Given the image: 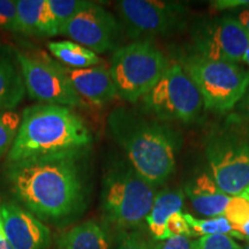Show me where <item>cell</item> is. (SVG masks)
<instances>
[{"label":"cell","instance_id":"obj_1","mask_svg":"<svg viewBox=\"0 0 249 249\" xmlns=\"http://www.w3.org/2000/svg\"><path fill=\"white\" fill-rule=\"evenodd\" d=\"M70 152L6 163L5 180L18 205L42 222L66 226L85 213L90 194L87 155Z\"/></svg>","mask_w":249,"mask_h":249},{"label":"cell","instance_id":"obj_2","mask_svg":"<svg viewBox=\"0 0 249 249\" xmlns=\"http://www.w3.org/2000/svg\"><path fill=\"white\" fill-rule=\"evenodd\" d=\"M92 134L71 108L35 104L22 112L20 129L6 163L70 152L89 151Z\"/></svg>","mask_w":249,"mask_h":249},{"label":"cell","instance_id":"obj_3","mask_svg":"<svg viewBox=\"0 0 249 249\" xmlns=\"http://www.w3.org/2000/svg\"><path fill=\"white\" fill-rule=\"evenodd\" d=\"M107 127L140 176L155 187L166 181L176 165V140L169 128L126 107L111 112Z\"/></svg>","mask_w":249,"mask_h":249},{"label":"cell","instance_id":"obj_4","mask_svg":"<svg viewBox=\"0 0 249 249\" xmlns=\"http://www.w3.org/2000/svg\"><path fill=\"white\" fill-rule=\"evenodd\" d=\"M156 187L128 163L119 161L105 172L102 186V210L107 219L119 230H133L150 213Z\"/></svg>","mask_w":249,"mask_h":249},{"label":"cell","instance_id":"obj_5","mask_svg":"<svg viewBox=\"0 0 249 249\" xmlns=\"http://www.w3.org/2000/svg\"><path fill=\"white\" fill-rule=\"evenodd\" d=\"M169 65L151 40H136L118 48L110 67L118 96L126 102H138L154 88Z\"/></svg>","mask_w":249,"mask_h":249},{"label":"cell","instance_id":"obj_6","mask_svg":"<svg viewBox=\"0 0 249 249\" xmlns=\"http://www.w3.org/2000/svg\"><path fill=\"white\" fill-rule=\"evenodd\" d=\"M181 66L194 81L204 107L209 110H231L249 88V71L233 62L210 60L193 54L183 59Z\"/></svg>","mask_w":249,"mask_h":249},{"label":"cell","instance_id":"obj_7","mask_svg":"<svg viewBox=\"0 0 249 249\" xmlns=\"http://www.w3.org/2000/svg\"><path fill=\"white\" fill-rule=\"evenodd\" d=\"M197 87L178 62L170 64L154 88L143 97L144 110L161 120L191 123L203 108Z\"/></svg>","mask_w":249,"mask_h":249},{"label":"cell","instance_id":"obj_8","mask_svg":"<svg viewBox=\"0 0 249 249\" xmlns=\"http://www.w3.org/2000/svg\"><path fill=\"white\" fill-rule=\"evenodd\" d=\"M26 90L30 98L40 104H53L66 107H83L87 103L77 95L62 64L48 54L31 55L18 51Z\"/></svg>","mask_w":249,"mask_h":249},{"label":"cell","instance_id":"obj_9","mask_svg":"<svg viewBox=\"0 0 249 249\" xmlns=\"http://www.w3.org/2000/svg\"><path fill=\"white\" fill-rule=\"evenodd\" d=\"M116 8L127 35L135 42L167 35L186 22L185 5L177 1L120 0Z\"/></svg>","mask_w":249,"mask_h":249},{"label":"cell","instance_id":"obj_10","mask_svg":"<svg viewBox=\"0 0 249 249\" xmlns=\"http://www.w3.org/2000/svg\"><path fill=\"white\" fill-rule=\"evenodd\" d=\"M192 40L195 54L210 60L242 61L249 46V34L239 21L223 17L202 21L193 28Z\"/></svg>","mask_w":249,"mask_h":249},{"label":"cell","instance_id":"obj_11","mask_svg":"<svg viewBox=\"0 0 249 249\" xmlns=\"http://www.w3.org/2000/svg\"><path fill=\"white\" fill-rule=\"evenodd\" d=\"M207 158L211 177L225 194L249 195V143L217 140L208 147Z\"/></svg>","mask_w":249,"mask_h":249},{"label":"cell","instance_id":"obj_12","mask_svg":"<svg viewBox=\"0 0 249 249\" xmlns=\"http://www.w3.org/2000/svg\"><path fill=\"white\" fill-rule=\"evenodd\" d=\"M120 30V23L113 14L97 2L90 1L67 23L60 35L70 37L95 53H105L118 49Z\"/></svg>","mask_w":249,"mask_h":249},{"label":"cell","instance_id":"obj_13","mask_svg":"<svg viewBox=\"0 0 249 249\" xmlns=\"http://www.w3.org/2000/svg\"><path fill=\"white\" fill-rule=\"evenodd\" d=\"M5 235L13 249H49L51 231L42 220L14 202L1 204Z\"/></svg>","mask_w":249,"mask_h":249},{"label":"cell","instance_id":"obj_14","mask_svg":"<svg viewBox=\"0 0 249 249\" xmlns=\"http://www.w3.org/2000/svg\"><path fill=\"white\" fill-rule=\"evenodd\" d=\"M62 70L70 79L77 95L86 103L104 105L113 101L118 96L110 68L98 65L75 70L62 65Z\"/></svg>","mask_w":249,"mask_h":249},{"label":"cell","instance_id":"obj_15","mask_svg":"<svg viewBox=\"0 0 249 249\" xmlns=\"http://www.w3.org/2000/svg\"><path fill=\"white\" fill-rule=\"evenodd\" d=\"M26 93L18 50L0 42V111L15 110Z\"/></svg>","mask_w":249,"mask_h":249},{"label":"cell","instance_id":"obj_16","mask_svg":"<svg viewBox=\"0 0 249 249\" xmlns=\"http://www.w3.org/2000/svg\"><path fill=\"white\" fill-rule=\"evenodd\" d=\"M185 194L196 213L209 218L224 216L231 200V196L225 194L208 173H201L187 183Z\"/></svg>","mask_w":249,"mask_h":249},{"label":"cell","instance_id":"obj_17","mask_svg":"<svg viewBox=\"0 0 249 249\" xmlns=\"http://www.w3.org/2000/svg\"><path fill=\"white\" fill-rule=\"evenodd\" d=\"M18 33L33 37L59 35L48 0H18Z\"/></svg>","mask_w":249,"mask_h":249},{"label":"cell","instance_id":"obj_18","mask_svg":"<svg viewBox=\"0 0 249 249\" xmlns=\"http://www.w3.org/2000/svg\"><path fill=\"white\" fill-rule=\"evenodd\" d=\"M55 249H111V239L97 222L86 220L61 232L55 239Z\"/></svg>","mask_w":249,"mask_h":249},{"label":"cell","instance_id":"obj_19","mask_svg":"<svg viewBox=\"0 0 249 249\" xmlns=\"http://www.w3.org/2000/svg\"><path fill=\"white\" fill-rule=\"evenodd\" d=\"M183 193L178 189H164L157 193L150 213L145 218L149 232L154 241L166 240V222L182 209Z\"/></svg>","mask_w":249,"mask_h":249},{"label":"cell","instance_id":"obj_20","mask_svg":"<svg viewBox=\"0 0 249 249\" xmlns=\"http://www.w3.org/2000/svg\"><path fill=\"white\" fill-rule=\"evenodd\" d=\"M48 49L51 54L66 67L81 70L102 65V59L97 53L71 40L50 42Z\"/></svg>","mask_w":249,"mask_h":249},{"label":"cell","instance_id":"obj_21","mask_svg":"<svg viewBox=\"0 0 249 249\" xmlns=\"http://www.w3.org/2000/svg\"><path fill=\"white\" fill-rule=\"evenodd\" d=\"M185 218L191 229L192 236H210V235H227L231 238H238L245 240L240 233L234 230V227L224 216L198 219L192 214L185 213Z\"/></svg>","mask_w":249,"mask_h":249},{"label":"cell","instance_id":"obj_22","mask_svg":"<svg viewBox=\"0 0 249 249\" xmlns=\"http://www.w3.org/2000/svg\"><path fill=\"white\" fill-rule=\"evenodd\" d=\"M22 113L15 110L0 111V160L11 150L20 129Z\"/></svg>","mask_w":249,"mask_h":249},{"label":"cell","instance_id":"obj_23","mask_svg":"<svg viewBox=\"0 0 249 249\" xmlns=\"http://www.w3.org/2000/svg\"><path fill=\"white\" fill-rule=\"evenodd\" d=\"M87 0H48L49 7L57 23L59 35L71 18L89 5Z\"/></svg>","mask_w":249,"mask_h":249},{"label":"cell","instance_id":"obj_24","mask_svg":"<svg viewBox=\"0 0 249 249\" xmlns=\"http://www.w3.org/2000/svg\"><path fill=\"white\" fill-rule=\"evenodd\" d=\"M224 217L232 224L236 232L240 233V230L249 220V195L231 196Z\"/></svg>","mask_w":249,"mask_h":249},{"label":"cell","instance_id":"obj_25","mask_svg":"<svg viewBox=\"0 0 249 249\" xmlns=\"http://www.w3.org/2000/svg\"><path fill=\"white\" fill-rule=\"evenodd\" d=\"M116 249H152V246L136 229L118 230Z\"/></svg>","mask_w":249,"mask_h":249},{"label":"cell","instance_id":"obj_26","mask_svg":"<svg viewBox=\"0 0 249 249\" xmlns=\"http://www.w3.org/2000/svg\"><path fill=\"white\" fill-rule=\"evenodd\" d=\"M192 249H244L227 235L202 236L192 242Z\"/></svg>","mask_w":249,"mask_h":249},{"label":"cell","instance_id":"obj_27","mask_svg":"<svg viewBox=\"0 0 249 249\" xmlns=\"http://www.w3.org/2000/svg\"><path fill=\"white\" fill-rule=\"evenodd\" d=\"M0 29L18 33V6L14 0H0Z\"/></svg>","mask_w":249,"mask_h":249},{"label":"cell","instance_id":"obj_28","mask_svg":"<svg viewBox=\"0 0 249 249\" xmlns=\"http://www.w3.org/2000/svg\"><path fill=\"white\" fill-rule=\"evenodd\" d=\"M166 233L169 239L176 236H192L191 229L182 211L176 213L169 218L166 222Z\"/></svg>","mask_w":249,"mask_h":249},{"label":"cell","instance_id":"obj_29","mask_svg":"<svg viewBox=\"0 0 249 249\" xmlns=\"http://www.w3.org/2000/svg\"><path fill=\"white\" fill-rule=\"evenodd\" d=\"M192 242L188 236H176L164 241H152V249H192Z\"/></svg>","mask_w":249,"mask_h":249},{"label":"cell","instance_id":"obj_30","mask_svg":"<svg viewBox=\"0 0 249 249\" xmlns=\"http://www.w3.org/2000/svg\"><path fill=\"white\" fill-rule=\"evenodd\" d=\"M241 6L249 7V0H219V1L213 2V7L220 9V11L222 9L241 7Z\"/></svg>","mask_w":249,"mask_h":249},{"label":"cell","instance_id":"obj_31","mask_svg":"<svg viewBox=\"0 0 249 249\" xmlns=\"http://www.w3.org/2000/svg\"><path fill=\"white\" fill-rule=\"evenodd\" d=\"M236 20L239 21V23H240L249 34V7L242 9L240 13L238 14V17H236Z\"/></svg>","mask_w":249,"mask_h":249},{"label":"cell","instance_id":"obj_32","mask_svg":"<svg viewBox=\"0 0 249 249\" xmlns=\"http://www.w3.org/2000/svg\"><path fill=\"white\" fill-rule=\"evenodd\" d=\"M238 107H238L239 112H240L241 114L249 117V88H248L247 91H246L245 96L242 97L240 103H239Z\"/></svg>","mask_w":249,"mask_h":249},{"label":"cell","instance_id":"obj_33","mask_svg":"<svg viewBox=\"0 0 249 249\" xmlns=\"http://www.w3.org/2000/svg\"><path fill=\"white\" fill-rule=\"evenodd\" d=\"M0 249H13L12 246L9 245L7 239H6V235L0 236Z\"/></svg>","mask_w":249,"mask_h":249},{"label":"cell","instance_id":"obj_34","mask_svg":"<svg viewBox=\"0 0 249 249\" xmlns=\"http://www.w3.org/2000/svg\"><path fill=\"white\" fill-rule=\"evenodd\" d=\"M240 233L246 240H249V220L247 222V224H246V225L240 230Z\"/></svg>","mask_w":249,"mask_h":249},{"label":"cell","instance_id":"obj_35","mask_svg":"<svg viewBox=\"0 0 249 249\" xmlns=\"http://www.w3.org/2000/svg\"><path fill=\"white\" fill-rule=\"evenodd\" d=\"M242 62H245V64H247L249 66V46L248 49L246 50V53L244 55V59H242Z\"/></svg>","mask_w":249,"mask_h":249},{"label":"cell","instance_id":"obj_36","mask_svg":"<svg viewBox=\"0 0 249 249\" xmlns=\"http://www.w3.org/2000/svg\"><path fill=\"white\" fill-rule=\"evenodd\" d=\"M5 235V230H4V224H2L1 216H0V236Z\"/></svg>","mask_w":249,"mask_h":249},{"label":"cell","instance_id":"obj_37","mask_svg":"<svg viewBox=\"0 0 249 249\" xmlns=\"http://www.w3.org/2000/svg\"><path fill=\"white\" fill-rule=\"evenodd\" d=\"M0 216H1V204H0Z\"/></svg>","mask_w":249,"mask_h":249},{"label":"cell","instance_id":"obj_38","mask_svg":"<svg viewBox=\"0 0 249 249\" xmlns=\"http://www.w3.org/2000/svg\"><path fill=\"white\" fill-rule=\"evenodd\" d=\"M244 249H249V245H248V246H246V247H245Z\"/></svg>","mask_w":249,"mask_h":249}]
</instances>
